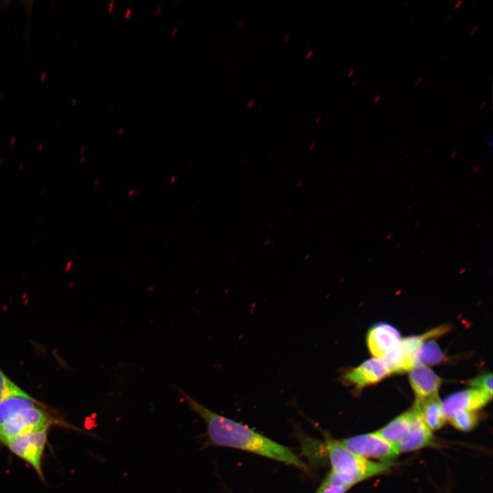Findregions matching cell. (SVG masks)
<instances>
[{"label": "cell", "mask_w": 493, "mask_h": 493, "mask_svg": "<svg viewBox=\"0 0 493 493\" xmlns=\"http://www.w3.org/2000/svg\"><path fill=\"white\" fill-rule=\"evenodd\" d=\"M253 103H254V99H251V100L249 102V103H248V105H247V108H251V107L253 105Z\"/></svg>", "instance_id": "obj_25"}, {"label": "cell", "mask_w": 493, "mask_h": 493, "mask_svg": "<svg viewBox=\"0 0 493 493\" xmlns=\"http://www.w3.org/2000/svg\"><path fill=\"white\" fill-rule=\"evenodd\" d=\"M448 419L456 429L468 431L476 426L478 416L475 411L462 410L455 412Z\"/></svg>", "instance_id": "obj_15"}, {"label": "cell", "mask_w": 493, "mask_h": 493, "mask_svg": "<svg viewBox=\"0 0 493 493\" xmlns=\"http://www.w3.org/2000/svg\"><path fill=\"white\" fill-rule=\"evenodd\" d=\"M244 21V18H242V20H240L239 25H238L239 27H240L242 25Z\"/></svg>", "instance_id": "obj_34"}, {"label": "cell", "mask_w": 493, "mask_h": 493, "mask_svg": "<svg viewBox=\"0 0 493 493\" xmlns=\"http://www.w3.org/2000/svg\"><path fill=\"white\" fill-rule=\"evenodd\" d=\"M320 118H321V116H319L318 118H316V123H318Z\"/></svg>", "instance_id": "obj_37"}, {"label": "cell", "mask_w": 493, "mask_h": 493, "mask_svg": "<svg viewBox=\"0 0 493 493\" xmlns=\"http://www.w3.org/2000/svg\"><path fill=\"white\" fill-rule=\"evenodd\" d=\"M413 407L431 431L440 429L445 423L446 418L444 414L442 402L438 394L421 401L416 399Z\"/></svg>", "instance_id": "obj_11"}, {"label": "cell", "mask_w": 493, "mask_h": 493, "mask_svg": "<svg viewBox=\"0 0 493 493\" xmlns=\"http://www.w3.org/2000/svg\"><path fill=\"white\" fill-rule=\"evenodd\" d=\"M422 77L421 76H420V77L416 80L415 84H419V83L422 81Z\"/></svg>", "instance_id": "obj_27"}, {"label": "cell", "mask_w": 493, "mask_h": 493, "mask_svg": "<svg viewBox=\"0 0 493 493\" xmlns=\"http://www.w3.org/2000/svg\"><path fill=\"white\" fill-rule=\"evenodd\" d=\"M313 53H314L313 50H310V51L308 52L307 55H306V58H307V59H309V58L312 56V55L313 54Z\"/></svg>", "instance_id": "obj_24"}, {"label": "cell", "mask_w": 493, "mask_h": 493, "mask_svg": "<svg viewBox=\"0 0 493 493\" xmlns=\"http://www.w3.org/2000/svg\"><path fill=\"white\" fill-rule=\"evenodd\" d=\"M444 355L438 344L433 340L425 341L420 347L415 358L416 365H430L442 362Z\"/></svg>", "instance_id": "obj_14"}, {"label": "cell", "mask_w": 493, "mask_h": 493, "mask_svg": "<svg viewBox=\"0 0 493 493\" xmlns=\"http://www.w3.org/2000/svg\"><path fill=\"white\" fill-rule=\"evenodd\" d=\"M408 2H409V0H407V1L405 2L404 5H406Z\"/></svg>", "instance_id": "obj_38"}, {"label": "cell", "mask_w": 493, "mask_h": 493, "mask_svg": "<svg viewBox=\"0 0 493 493\" xmlns=\"http://www.w3.org/2000/svg\"><path fill=\"white\" fill-rule=\"evenodd\" d=\"M388 375L389 372L383 362L373 358L346 372L342 379L345 383L362 388L379 381Z\"/></svg>", "instance_id": "obj_7"}, {"label": "cell", "mask_w": 493, "mask_h": 493, "mask_svg": "<svg viewBox=\"0 0 493 493\" xmlns=\"http://www.w3.org/2000/svg\"><path fill=\"white\" fill-rule=\"evenodd\" d=\"M451 18V15H448L446 18L445 19L444 22L447 23Z\"/></svg>", "instance_id": "obj_33"}, {"label": "cell", "mask_w": 493, "mask_h": 493, "mask_svg": "<svg viewBox=\"0 0 493 493\" xmlns=\"http://www.w3.org/2000/svg\"><path fill=\"white\" fill-rule=\"evenodd\" d=\"M455 154H456V151L453 152V154L451 155V157H453V156L455 155Z\"/></svg>", "instance_id": "obj_39"}, {"label": "cell", "mask_w": 493, "mask_h": 493, "mask_svg": "<svg viewBox=\"0 0 493 493\" xmlns=\"http://www.w3.org/2000/svg\"><path fill=\"white\" fill-rule=\"evenodd\" d=\"M414 412H404L385 426L375 431L388 442L398 446L407 435L413 420Z\"/></svg>", "instance_id": "obj_12"}, {"label": "cell", "mask_w": 493, "mask_h": 493, "mask_svg": "<svg viewBox=\"0 0 493 493\" xmlns=\"http://www.w3.org/2000/svg\"><path fill=\"white\" fill-rule=\"evenodd\" d=\"M353 72H354V68H351L348 73V77L351 76L353 75Z\"/></svg>", "instance_id": "obj_29"}, {"label": "cell", "mask_w": 493, "mask_h": 493, "mask_svg": "<svg viewBox=\"0 0 493 493\" xmlns=\"http://www.w3.org/2000/svg\"><path fill=\"white\" fill-rule=\"evenodd\" d=\"M357 79H355L353 81V82L352 83V86H355V85L357 84Z\"/></svg>", "instance_id": "obj_36"}, {"label": "cell", "mask_w": 493, "mask_h": 493, "mask_svg": "<svg viewBox=\"0 0 493 493\" xmlns=\"http://www.w3.org/2000/svg\"><path fill=\"white\" fill-rule=\"evenodd\" d=\"M492 397L488 394L475 388L455 392L442 401L444 414L448 419L458 411L475 412L485 405Z\"/></svg>", "instance_id": "obj_6"}, {"label": "cell", "mask_w": 493, "mask_h": 493, "mask_svg": "<svg viewBox=\"0 0 493 493\" xmlns=\"http://www.w3.org/2000/svg\"><path fill=\"white\" fill-rule=\"evenodd\" d=\"M123 129H124L123 127H121V128H120V129H118V133L119 135L123 133Z\"/></svg>", "instance_id": "obj_35"}, {"label": "cell", "mask_w": 493, "mask_h": 493, "mask_svg": "<svg viewBox=\"0 0 493 493\" xmlns=\"http://www.w3.org/2000/svg\"><path fill=\"white\" fill-rule=\"evenodd\" d=\"M486 103H487V101H485L483 103H481L479 106V109H482L486 105Z\"/></svg>", "instance_id": "obj_28"}, {"label": "cell", "mask_w": 493, "mask_h": 493, "mask_svg": "<svg viewBox=\"0 0 493 493\" xmlns=\"http://www.w3.org/2000/svg\"><path fill=\"white\" fill-rule=\"evenodd\" d=\"M36 406L43 405L27 392L4 399L0 402V427L16 411Z\"/></svg>", "instance_id": "obj_13"}, {"label": "cell", "mask_w": 493, "mask_h": 493, "mask_svg": "<svg viewBox=\"0 0 493 493\" xmlns=\"http://www.w3.org/2000/svg\"><path fill=\"white\" fill-rule=\"evenodd\" d=\"M177 31V27H174L173 29V31H172L171 34H172V35H175Z\"/></svg>", "instance_id": "obj_30"}, {"label": "cell", "mask_w": 493, "mask_h": 493, "mask_svg": "<svg viewBox=\"0 0 493 493\" xmlns=\"http://www.w3.org/2000/svg\"><path fill=\"white\" fill-rule=\"evenodd\" d=\"M25 392L12 381L0 368V402L4 399L16 394H21Z\"/></svg>", "instance_id": "obj_17"}, {"label": "cell", "mask_w": 493, "mask_h": 493, "mask_svg": "<svg viewBox=\"0 0 493 493\" xmlns=\"http://www.w3.org/2000/svg\"><path fill=\"white\" fill-rule=\"evenodd\" d=\"M331 472L350 488L370 477L386 472L390 462H376L355 455L339 442L332 439L326 440Z\"/></svg>", "instance_id": "obj_2"}, {"label": "cell", "mask_w": 493, "mask_h": 493, "mask_svg": "<svg viewBox=\"0 0 493 493\" xmlns=\"http://www.w3.org/2000/svg\"><path fill=\"white\" fill-rule=\"evenodd\" d=\"M346 71H347V68H346L344 70L343 73H345Z\"/></svg>", "instance_id": "obj_40"}, {"label": "cell", "mask_w": 493, "mask_h": 493, "mask_svg": "<svg viewBox=\"0 0 493 493\" xmlns=\"http://www.w3.org/2000/svg\"><path fill=\"white\" fill-rule=\"evenodd\" d=\"M43 407H26L14 412L0 427V442L5 444L12 438L50 427L55 420Z\"/></svg>", "instance_id": "obj_3"}, {"label": "cell", "mask_w": 493, "mask_h": 493, "mask_svg": "<svg viewBox=\"0 0 493 493\" xmlns=\"http://www.w3.org/2000/svg\"><path fill=\"white\" fill-rule=\"evenodd\" d=\"M162 8V6H158V7L153 11V15L155 16V15H156L157 14H158V13L161 11Z\"/></svg>", "instance_id": "obj_20"}, {"label": "cell", "mask_w": 493, "mask_h": 493, "mask_svg": "<svg viewBox=\"0 0 493 493\" xmlns=\"http://www.w3.org/2000/svg\"><path fill=\"white\" fill-rule=\"evenodd\" d=\"M349 488L331 471L323 481L316 493H345Z\"/></svg>", "instance_id": "obj_16"}, {"label": "cell", "mask_w": 493, "mask_h": 493, "mask_svg": "<svg viewBox=\"0 0 493 493\" xmlns=\"http://www.w3.org/2000/svg\"><path fill=\"white\" fill-rule=\"evenodd\" d=\"M470 385L475 389L481 390L492 396V375L486 373L470 381Z\"/></svg>", "instance_id": "obj_18"}, {"label": "cell", "mask_w": 493, "mask_h": 493, "mask_svg": "<svg viewBox=\"0 0 493 493\" xmlns=\"http://www.w3.org/2000/svg\"><path fill=\"white\" fill-rule=\"evenodd\" d=\"M131 8H128V9L126 10L125 14V16L126 18H128V17H129V16L130 14H131Z\"/></svg>", "instance_id": "obj_21"}, {"label": "cell", "mask_w": 493, "mask_h": 493, "mask_svg": "<svg viewBox=\"0 0 493 493\" xmlns=\"http://www.w3.org/2000/svg\"><path fill=\"white\" fill-rule=\"evenodd\" d=\"M380 98H381V94H377V95L376 96V97L374 99L373 101H374L375 103H377V102H378V101H379Z\"/></svg>", "instance_id": "obj_23"}, {"label": "cell", "mask_w": 493, "mask_h": 493, "mask_svg": "<svg viewBox=\"0 0 493 493\" xmlns=\"http://www.w3.org/2000/svg\"><path fill=\"white\" fill-rule=\"evenodd\" d=\"M189 408L203 421L208 446L240 449L306 470L307 466L289 448L255 431L246 425L214 412L178 388Z\"/></svg>", "instance_id": "obj_1"}, {"label": "cell", "mask_w": 493, "mask_h": 493, "mask_svg": "<svg viewBox=\"0 0 493 493\" xmlns=\"http://www.w3.org/2000/svg\"><path fill=\"white\" fill-rule=\"evenodd\" d=\"M350 452L364 458L378 459L381 462H389L400 453L394 445L376 432L358 435L339 440Z\"/></svg>", "instance_id": "obj_5"}, {"label": "cell", "mask_w": 493, "mask_h": 493, "mask_svg": "<svg viewBox=\"0 0 493 493\" xmlns=\"http://www.w3.org/2000/svg\"><path fill=\"white\" fill-rule=\"evenodd\" d=\"M414 416L409 431L397 446L399 453L412 451L429 445L433 440L432 431L413 407Z\"/></svg>", "instance_id": "obj_10"}, {"label": "cell", "mask_w": 493, "mask_h": 493, "mask_svg": "<svg viewBox=\"0 0 493 493\" xmlns=\"http://www.w3.org/2000/svg\"><path fill=\"white\" fill-rule=\"evenodd\" d=\"M477 27H478L477 25V26H475V27L471 29L470 34H473L475 33V31L477 29Z\"/></svg>", "instance_id": "obj_26"}, {"label": "cell", "mask_w": 493, "mask_h": 493, "mask_svg": "<svg viewBox=\"0 0 493 493\" xmlns=\"http://www.w3.org/2000/svg\"><path fill=\"white\" fill-rule=\"evenodd\" d=\"M49 429L47 427L12 438L4 444L12 453L28 463L41 479H44L42 460Z\"/></svg>", "instance_id": "obj_4"}, {"label": "cell", "mask_w": 493, "mask_h": 493, "mask_svg": "<svg viewBox=\"0 0 493 493\" xmlns=\"http://www.w3.org/2000/svg\"><path fill=\"white\" fill-rule=\"evenodd\" d=\"M367 345L377 359L382 358L401 340L399 332L386 323H379L370 328L367 334Z\"/></svg>", "instance_id": "obj_8"}, {"label": "cell", "mask_w": 493, "mask_h": 493, "mask_svg": "<svg viewBox=\"0 0 493 493\" xmlns=\"http://www.w3.org/2000/svg\"><path fill=\"white\" fill-rule=\"evenodd\" d=\"M447 57V54H444L442 58L440 60V62H442Z\"/></svg>", "instance_id": "obj_31"}, {"label": "cell", "mask_w": 493, "mask_h": 493, "mask_svg": "<svg viewBox=\"0 0 493 493\" xmlns=\"http://www.w3.org/2000/svg\"><path fill=\"white\" fill-rule=\"evenodd\" d=\"M114 3V0H111L110 2L109 3V5H108V12H110L112 11V10L113 9Z\"/></svg>", "instance_id": "obj_19"}, {"label": "cell", "mask_w": 493, "mask_h": 493, "mask_svg": "<svg viewBox=\"0 0 493 493\" xmlns=\"http://www.w3.org/2000/svg\"><path fill=\"white\" fill-rule=\"evenodd\" d=\"M288 38H289V35L287 34V35L283 38V42H286V40H288Z\"/></svg>", "instance_id": "obj_32"}, {"label": "cell", "mask_w": 493, "mask_h": 493, "mask_svg": "<svg viewBox=\"0 0 493 493\" xmlns=\"http://www.w3.org/2000/svg\"><path fill=\"white\" fill-rule=\"evenodd\" d=\"M462 3V0H459L458 1H457V3L455 5V7H454L455 9L458 8L461 5Z\"/></svg>", "instance_id": "obj_22"}, {"label": "cell", "mask_w": 493, "mask_h": 493, "mask_svg": "<svg viewBox=\"0 0 493 493\" xmlns=\"http://www.w3.org/2000/svg\"><path fill=\"white\" fill-rule=\"evenodd\" d=\"M409 382L416 399L421 401L438 394L441 379L429 368L416 365L409 371Z\"/></svg>", "instance_id": "obj_9"}]
</instances>
